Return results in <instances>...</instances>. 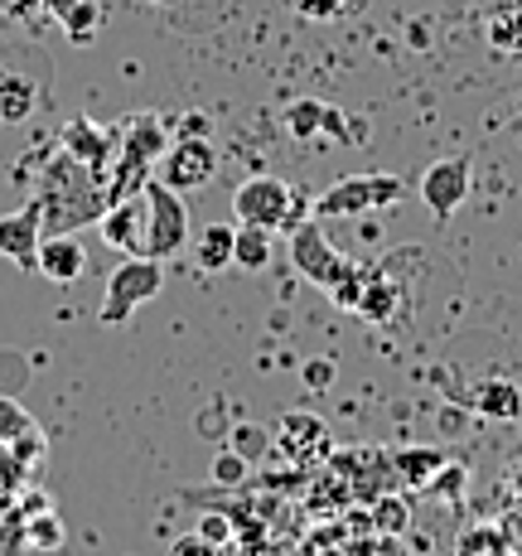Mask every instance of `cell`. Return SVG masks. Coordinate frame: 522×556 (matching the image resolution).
<instances>
[{
  "label": "cell",
  "mask_w": 522,
  "mask_h": 556,
  "mask_svg": "<svg viewBox=\"0 0 522 556\" xmlns=\"http://www.w3.org/2000/svg\"><path fill=\"white\" fill-rule=\"evenodd\" d=\"M160 286H165V262H155V256H122V266L106 276L98 319L102 325H126L136 309L155 301Z\"/></svg>",
  "instance_id": "cell-5"
},
{
  "label": "cell",
  "mask_w": 522,
  "mask_h": 556,
  "mask_svg": "<svg viewBox=\"0 0 522 556\" xmlns=\"http://www.w3.org/2000/svg\"><path fill=\"white\" fill-rule=\"evenodd\" d=\"M35 271L53 286H68L88 271V248H82L78 232H44L39 242V256H35Z\"/></svg>",
  "instance_id": "cell-13"
},
{
  "label": "cell",
  "mask_w": 522,
  "mask_h": 556,
  "mask_svg": "<svg viewBox=\"0 0 522 556\" xmlns=\"http://www.w3.org/2000/svg\"><path fill=\"white\" fill-rule=\"evenodd\" d=\"M35 116V83L25 73L0 68V122H29Z\"/></svg>",
  "instance_id": "cell-19"
},
{
  "label": "cell",
  "mask_w": 522,
  "mask_h": 556,
  "mask_svg": "<svg viewBox=\"0 0 522 556\" xmlns=\"http://www.w3.org/2000/svg\"><path fill=\"white\" fill-rule=\"evenodd\" d=\"M165 146H169V136H165V122H160V116H151V112L131 116L126 131L116 136L112 165H106V203H122V199L141 194V189L151 185V169L160 165Z\"/></svg>",
  "instance_id": "cell-3"
},
{
  "label": "cell",
  "mask_w": 522,
  "mask_h": 556,
  "mask_svg": "<svg viewBox=\"0 0 522 556\" xmlns=\"http://www.w3.org/2000/svg\"><path fill=\"white\" fill-rule=\"evenodd\" d=\"M276 445H281L285 459L301 465V459H315V455L329 451V426L310 412H291V416H281V426H276Z\"/></svg>",
  "instance_id": "cell-14"
},
{
  "label": "cell",
  "mask_w": 522,
  "mask_h": 556,
  "mask_svg": "<svg viewBox=\"0 0 522 556\" xmlns=\"http://www.w3.org/2000/svg\"><path fill=\"white\" fill-rule=\"evenodd\" d=\"M141 194L151 203V248H145V256L169 262V256H179L189 248V203L169 185H160V179H151Z\"/></svg>",
  "instance_id": "cell-7"
},
{
  "label": "cell",
  "mask_w": 522,
  "mask_h": 556,
  "mask_svg": "<svg viewBox=\"0 0 522 556\" xmlns=\"http://www.w3.org/2000/svg\"><path fill=\"white\" fill-rule=\"evenodd\" d=\"M470 175H474V160L470 155L435 160V165L421 175V203L435 213V218H450V213L470 199Z\"/></svg>",
  "instance_id": "cell-10"
},
{
  "label": "cell",
  "mask_w": 522,
  "mask_h": 556,
  "mask_svg": "<svg viewBox=\"0 0 522 556\" xmlns=\"http://www.w3.org/2000/svg\"><path fill=\"white\" fill-rule=\"evenodd\" d=\"M116 136L122 131H106V126L92 122V116H73V122H63L59 146L78 160V165L98 169V175L106 179V165H112V155H116Z\"/></svg>",
  "instance_id": "cell-11"
},
{
  "label": "cell",
  "mask_w": 522,
  "mask_h": 556,
  "mask_svg": "<svg viewBox=\"0 0 522 556\" xmlns=\"http://www.w3.org/2000/svg\"><path fill=\"white\" fill-rule=\"evenodd\" d=\"M329 378H334V363H329V358L305 363V382H310L315 392H324V388H329Z\"/></svg>",
  "instance_id": "cell-30"
},
{
  "label": "cell",
  "mask_w": 522,
  "mask_h": 556,
  "mask_svg": "<svg viewBox=\"0 0 522 556\" xmlns=\"http://www.w3.org/2000/svg\"><path fill=\"white\" fill-rule=\"evenodd\" d=\"M441 465H445V455H441V451H407V455L392 459V469H397V475L407 479V484H425V479H431Z\"/></svg>",
  "instance_id": "cell-24"
},
{
  "label": "cell",
  "mask_w": 522,
  "mask_h": 556,
  "mask_svg": "<svg viewBox=\"0 0 522 556\" xmlns=\"http://www.w3.org/2000/svg\"><path fill=\"white\" fill-rule=\"evenodd\" d=\"M291 262H295V271H301L310 286H319L339 309H358L368 266H358L354 256L334 252V242L324 238V228H319L315 218H301V228L291 232Z\"/></svg>",
  "instance_id": "cell-2"
},
{
  "label": "cell",
  "mask_w": 522,
  "mask_h": 556,
  "mask_svg": "<svg viewBox=\"0 0 522 556\" xmlns=\"http://www.w3.org/2000/svg\"><path fill=\"white\" fill-rule=\"evenodd\" d=\"M169 556H218V547H213L204 532H184V538L169 542Z\"/></svg>",
  "instance_id": "cell-27"
},
{
  "label": "cell",
  "mask_w": 522,
  "mask_h": 556,
  "mask_svg": "<svg viewBox=\"0 0 522 556\" xmlns=\"http://www.w3.org/2000/svg\"><path fill=\"white\" fill-rule=\"evenodd\" d=\"M35 416L25 412V406H20L15 397H5V392H0V445H10V441H20V435L25 431H35Z\"/></svg>",
  "instance_id": "cell-25"
},
{
  "label": "cell",
  "mask_w": 522,
  "mask_h": 556,
  "mask_svg": "<svg viewBox=\"0 0 522 556\" xmlns=\"http://www.w3.org/2000/svg\"><path fill=\"white\" fill-rule=\"evenodd\" d=\"M319 136H344V112H339V106H324V126H319Z\"/></svg>",
  "instance_id": "cell-31"
},
{
  "label": "cell",
  "mask_w": 522,
  "mask_h": 556,
  "mask_svg": "<svg viewBox=\"0 0 522 556\" xmlns=\"http://www.w3.org/2000/svg\"><path fill=\"white\" fill-rule=\"evenodd\" d=\"M397 305H402V286L392 281L387 271H372L368 266V281H364V295H358V309L354 315H364V319H392L397 315Z\"/></svg>",
  "instance_id": "cell-16"
},
{
  "label": "cell",
  "mask_w": 522,
  "mask_h": 556,
  "mask_svg": "<svg viewBox=\"0 0 522 556\" xmlns=\"http://www.w3.org/2000/svg\"><path fill=\"white\" fill-rule=\"evenodd\" d=\"M407 194L397 175H344L315 199V218H354V213L387 208Z\"/></svg>",
  "instance_id": "cell-6"
},
{
  "label": "cell",
  "mask_w": 522,
  "mask_h": 556,
  "mask_svg": "<svg viewBox=\"0 0 522 556\" xmlns=\"http://www.w3.org/2000/svg\"><path fill=\"white\" fill-rule=\"evenodd\" d=\"M301 20H334L344 10V0H291Z\"/></svg>",
  "instance_id": "cell-28"
},
{
  "label": "cell",
  "mask_w": 522,
  "mask_h": 556,
  "mask_svg": "<svg viewBox=\"0 0 522 556\" xmlns=\"http://www.w3.org/2000/svg\"><path fill=\"white\" fill-rule=\"evenodd\" d=\"M470 406L484 421H522V388L513 378H484L474 382Z\"/></svg>",
  "instance_id": "cell-15"
},
{
  "label": "cell",
  "mask_w": 522,
  "mask_h": 556,
  "mask_svg": "<svg viewBox=\"0 0 522 556\" xmlns=\"http://www.w3.org/2000/svg\"><path fill=\"white\" fill-rule=\"evenodd\" d=\"M232 242H238L232 223H208L194 238V262L204 266V271H222V266H232Z\"/></svg>",
  "instance_id": "cell-18"
},
{
  "label": "cell",
  "mask_w": 522,
  "mask_h": 556,
  "mask_svg": "<svg viewBox=\"0 0 522 556\" xmlns=\"http://www.w3.org/2000/svg\"><path fill=\"white\" fill-rule=\"evenodd\" d=\"M319 126H324V102L301 98L285 106V131H291L295 141H319Z\"/></svg>",
  "instance_id": "cell-22"
},
{
  "label": "cell",
  "mask_w": 522,
  "mask_h": 556,
  "mask_svg": "<svg viewBox=\"0 0 522 556\" xmlns=\"http://www.w3.org/2000/svg\"><path fill=\"white\" fill-rule=\"evenodd\" d=\"M199 532H204L213 547H228V542H232V522L228 518H204V522H199Z\"/></svg>",
  "instance_id": "cell-29"
},
{
  "label": "cell",
  "mask_w": 522,
  "mask_h": 556,
  "mask_svg": "<svg viewBox=\"0 0 522 556\" xmlns=\"http://www.w3.org/2000/svg\"><path fill=\"white\" fill-rule=\"evenodd\" d=\"M39 242H44V213H39L35 199H29L25 208H15V213L0 218V256H10L20 271H35Z\"/></svg>",
  "instance_id": "cell-12"
},
{
  "label": "cell",
  "mask_w": 522,
  "mask_h": 556,
  "mask_svg": "<svg viewBox=\"0 0 522 556\" xmlns=\"http://www.w3.org/2000/svg\"><path fill=\"white\" fill-rule=\"evenodd\" d=\"M155 5H169V0H155Z\"/></svg>",
  "instance_id": "cell-33"
},
{
  "label": "cell",
  "mask_w": 522,
  "mask_h": 556,
  "mask_svg": "<svg viewBox=\"0 0 522 556\" xmlns=\"http://www.w3.org/2000/svg\"><path fill=\"white\" fill-rule=\"evenodd\" d=\"M271 228L257 223H238V242H232V266L238 271H266L271 266Z\"/></svg>",
  "instance_id": "cell-17"
},
{
  "label": "cell",
  "mask_w": 522,
  "mask_h": 556,
  "mask_svg": "<svg viewBox=\"0 0 522 556\" xmlns=\"http://www.w3.org/2000/svg\"><path fill=\"white\" fill-rule=\"evenodd\" d=\"M98 232H102V242L112 252L145 256V248H151V203H145V194L106 203V213L98 218Z\"/></svg>",
  "instance_id": "cell-9"
},
{
  "label": "cell",
  "mask_w": 522,
  "mask_h": 556,
  "mask_svg": "<svg viewBox=\"0 0 522 556\" xmlns=\"http://www.w3.org/2000/svg\"><path fill=\"white\" fill-rule=\"evenodd\" d=\"M73 5H78V0H44V15H49V20H59V25H63V20L73 15Z\"/></svg>",
  "instance_id": "cell-32"
},
{
  "label": "cell",
  "mask_w": 522,
  "mask_h": 556,
  "mask_svg": "<svg viewBox=\"0 0 522 556\" xmlns=\"http://www.w3.org/2000/svg\"><path fill=\"white\" fill-rule=\"evenodd\" d=\"M213 175H218V151L204 136H184V141L165 146V155H160V185H169L175 194H194Z\"/></svg>",
  "instance_id": "cell-8"
},
{
  "label": "cell",
  "mask_w": 522,
  "mask_h": 556,
  "mask_svg": "<svg viewBox=\"0 0 522 556\" xmlns=\"http://www.w3.org/2000/svg\"><path fill=\"white\" fill-rule=\"evenodd\" d=\"M25 484H29V469L20 465L10 445H0V513L15 508V498H25Z\"/></svg>",
  "instance_id": "cell-23"
},
{
  "label": "cell",
  "mask_w": 522,
  "mask_h": 556,
  "mask_svg": "<svg viewBox=\"0 0 522 556\" xmlns=\"http://www.w3.org/2000/svg\"><path fill=\"white\" fill-rule=\"evenodd\" d=\"M488 49L494 53H522V0H508V5H498L494 15H488Z\"/></svg>",
  "instance_id": "cell-20"
},
{
  "label": "cell",
  "mask_w": 522,
  "mask_h": 556,
  "mask_svg": "<svg viewBox=\"0 0 522 556\" xmlns=\"http://www.w3.org/2000/svg\"><path fill=\"white\" fill-rule=\"evenodd\" d=\"M232 218L257 223V228H271V232H295L301 218H310V208H305V199L295 194L285 179L252 175L232 189Z\"/></svg>",
  "instance_id": "cell-4"
},
{
  "label": "cell",
  "mask_w": 522,
  "mask_h": 556,
  "mask_svg": "<svg viewBox=\"0 0 522 556\" xmlns=\"http://www.w3.org/2000/svg\"><path fill=\"white\" fill-rule=\"evenodd\" d=\"M35 203L44 213V232L88 228L106 213V179L98 169L78 165L68 151H53V160L39 169Z\"/></svg>",
  "instance_id": "cell-1"
},
{
  "label": "cell",
  "mask_w": 522,
  "mask_h": 556,
  "mask_svg": "<svg viewBox=\"0 0 522 556\" xmlns=\"http://www.w3.org/2000/svg\"><path fill=\"white\" fill-rule=\"evenodd\" d=\"M98 25H102V10L92 5V0H78V5H73V15L63 20V29H68L73 45H88V39L98 35Z\"/></svg>",
  "instance_id": "cell-26"
},
{
  "label": "cell",
  "mask_w": 522,
  "mask_h": 556,
  "mask_svg": "<svg viewBox=\"0 0 522 556\" xmlns=\"http://www.w3.org/2000/svg\"><path fill=\"white\" fill-rule=\"evenodd\" d=\"M63 542H68V532H63V518L53 508L25 513V547L29 552H59Z\"/></svg>",
  "instance_id": "cell-21"
}]
</instances>
